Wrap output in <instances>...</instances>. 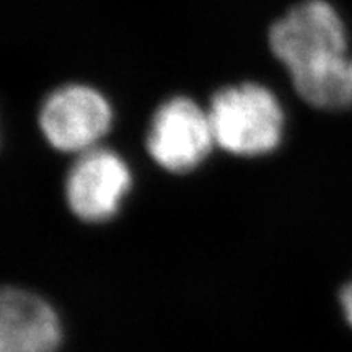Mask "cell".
Returning a JSON list of instances; mask_svg holds the SVG:
<instances>
[{
	"instance_id": "7",
	"label": "cell",
	"mask_w": 352,
	"mask_h": 352,
	"mask_svg": "<svg viewBox=\"0 0 352 352\" xmlns=\"http://www.w3.org/2000/svg\"><path fill=\"white\" fill-rule=\"evenodd\" d=\"M341 307L347 323L352 327V280L349 284H346L344 289L341 290Z\"/></svg>"
},
{
	"instance_id": "5",
	"label": "cell",
	"mask_w": 352,
	"mask_h": 352,
	"mask_svg": "<svg viewBox=\"0 0 352 352\" xmlns=\"http://www.w3.org/2000/svg\"><path fill=\"white\" fill-rule=\"evenodd\" d=\"M132 184L129 166L116 152L94 147L82 152L65 179L70 210L85 222H107L121 209Z\"/></svg>"
},
{
	"instance_id": "1",
	"label": "cell",
	"mask_w": 352,
	"mask_h": 352,
	"mask_svg": "<svg viewBox=\"0 0 352 352\" xmlns=\"http://www.w3.org/2000/svg\"><path fill=\"white\" fill-rule=\"evenodd\" d=\"M267 39L305 103L329 111L352 107V56L346 26L331 3H296L272 23Z\"/></svg>"
},
{
	"instance_id": "4",
	"label": "cell",
	"mask_w": 352,
	"mask_h": 352,
	"mask_svg": "<svg viewBox=\"0 0 352 352\" xmlns=\"http://www.w3.org/2000/svg\"><path fill=\"white\" fill-rule=\"evenodd\" d=\"M111 107L87 85H64L44 100L39 127L56 151L82 153L96 147L111 126Z\"/></svg>"
},
{
	"instance_id": "6",
	"label": "cell",
	"mask_w": 352,
	"mask_h": 352,
	"mask_svg": "<svg viewBox=\"0 0 352 352\" xmlns=\"http://www.w3.org/2000/svg\"><path fill=\"white\" fill-rule=\"evenodd\" d=\"M63 341L59 316L36 294L6 289L0 300V352H56Z\"/></svg>"
},
{
	"instance_id": "2",
	"label": "cell",
	"mask_w": 352,
	"mask_h": 352,
	"mask_svg": "<svg viewBox=\"0 0 352 352\" xmlns=\"http://www.w3.org/2000/svg\"><path fill=\"white\" fill-rule=\"evenodd\" d=\"M208 114L215 145L233 155H264L283 139V108L270 88L259 83L222 88L210 100Z\"/></svg>"
},
{
	"instance_id": "3",
	"label": "cell",
	"mask_w": 352,
	"mask_h": 352,
	"mask_svg": "<svg viewBox=\"0 0 352 352\" xmlns=\"http://www.w3.org/2000/svg\"><path fill=\"white\" fill-rule=\"evenodd\" d=\"M145 142L158 166L186 173L206 160L215 140L209 114L186 96H175L157 108Z\"/></svg>"
}]
</instances>
